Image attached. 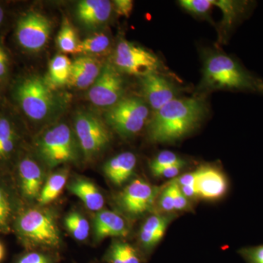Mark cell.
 Segmentation results:
<instances>
[{
	"label": "cell",
	"instance_id": "cell-1",
	"mask_svg": "<svg viewBox=\"0 0 263 263\" xmlns=\"http://www.w3.org/2000/svg\"><path fill=\"white\" fill-rule=\"evenodd\" d=\"M206 114L201 98L174 99L156 111L148 124V136L155 143H174L193 131Z\"/></svg>",
	"mask_w": 263,
	"mask_h": 263
},
{
	"label": "cell",
	"instance_id": "cell-2",
	"mask_svg": "<svg viewBox=\"0 0 263 263\" xmlns=\"http://www.w3.org/2000/svg\"><path fill=\"white\" fill-rule=\"evenodd\" d=\"M201 86L206 89L263 91V81L224 53H210L204 62Z\"/></svg>",
	"mask_w": 263,
	"mask_h": 263
},
{
	"label": "cell",
	"instance_id": "cell-3",
	"mask_svg": "<svg viewBox=\"0 0 263 263\" xmlns=\"http://www.w3.org/2000/svg\"><path fill=\"white\" fill-rule=\"evenodd\" d=\"M15 231L24 243L38 247H58L60 230L51 213L39 209H29L15 219Z\"/></svg>",
	"mask_w": 263,
	"mask_h": 263
},
{
	"label": "cell",
	"instance_id": "cell-4",
	"mask_svg": "<svg viewBox=\"0 0 263 263\" xmlns=\"http://www.w3.org/2000/svg\"><path fill=\"white\" fill-rule=\"evenodd\" d=\"M37 149L50 167L72 162L77 157L75 138L65 124H57L43 133L38 138Z\"/></svg>",
	"mask_w": 263,
	"mask_h": 263
},
{
	"label": "cell",
	"instance_id": "cell-5",
	"mask_svg": "<svg viewBox=\"0 0 263 263\" xmlns=\"http://www.w3.org/2000/svg\"><path fill=\"white\" fill-rule=\"evenodd\" d=\"M15 97L25 115L34 121H42L54 107V97L46 81L36 76L21 81Z\"/></svg>",
	"mask_w": 263,
	"mask_h": 263
},
{
	"label": "cell",
	"instance_id": "cell-6",
	"mask_svg": "<svg viewBox=\"0 0 263 263\" xmlns=\"http://www.w3.org/2000/svg\"><path fill=\"white\" fill-rule=\"evenodd\" d=\"M149 116L148 107L139 98H122L107 111V122L121 136L131 137L144 127Z\"/></svg>",
	"mask_w": 263,
	"mask_h": 263
},
{
	"label": "cell",
	"instance_id": "cell-7",
	"mask_svg": "<svg viewBox=\"0 0 263 263\" xmlns=\"http://www.w3.org/2000/svg\"><path fill=\"white\" fill-rule=\"evenodd\" d=\"M114 65L120 72L143 77L157 72L160 62L150 51L122 39L116 48Z\"/></svg>",
	"mask_w": 263,
	"mask_h": 263
},
{
	"label": "cell",
	"instance_id": "cell-8",
	"mask_svg": "<svg viewBox=\"0 0 263 263\" xmlns=\"http://www.w3.org/2000/svg\"><path fill=\"white\" fill-rule=\"evenodd\" d=\"M76 135L87 159L98 155L110 142V133L101 119L94 114L80 112L75 119Z\"/></svg>",
	"mask_w": 263,
	"mask_h": 263
},
{
	"label": "cell",
	"instance_id": "cell-9",
	"mask_svg": "<svg viewBox=\"0 0 263 263\" xmlns=\"http://www.w3.org/2000/svg\"><path fill=\"white\" fill-rule=\"evenodd\" d=\"M124 80L115 66L107 64L92 86L89 88L88 98L93 105L111 108L122 100Z\"/></svg>",
	"mask_w": 263,
	"mask_h": 263
},
{
	"label": "cell",
	"instance_id": "cell-10",
	"mask_svg": "<svg viewBox=\"0 0 263 263\" xmlns=\"http://www.w3.org/2000/svg\"><path fill=\"white\" fill-rule=\"evenodd\" d=\"M51 32V23L47 17L37 12H29L19 19L15 35L24 49L37 51L46 46Z\"/></svg>",
	"mask_w": 263,
	"mask_h": 263
},
{
	"label": "cell",
	"instance_id": "cell-11",
	"mask_svg": "<svg viewBox=\"0 0 263 263\" xmlns=\"http://www.w3.org/2000/svg\"><path fill=\"white\" fill-rule=\"evenodd\" d=\"M160 189L142 179L132 181L119 196V204L129 215H142L152 209Z\"/></svg>",
	"mask_w": 263,
	"mask_h": 263
},
{
	"label": "cell",
	"instance_id": "cell-12",
	"mask_svg": "<svg viewBox=\"0 0 263 263\" xmlns=\"http://www.w3.org/2000/svg\"><path fill=\"white\" fill-rule=\"evenodd\" d=\"M141 79L143 96L155 111L176 99L177 91L174 85L157 72L143 76Z\"/></svg>",
	"mask_w": 263,
	"mask_h": 263
},
{
	"label": "cell",
	"instance_id": "cell-13",
	"mask_svg": "<svg viewBox=\"0 0 263 263\" xmlns=\"http://www.w3.org/2000/svg\"><path fill=\"white\" fill-rule=\"evenodd\" d=\"M18 187L24 199L38 200L44 185V172L36 161L30 157L20 160L17 169Z\"/></svg>",
	"mask_w": 263,
	"mask_h": 263
},
{
	"label": "cell",
	"instance_id": "cell-14",
	"mask_svg": "<svg viewBox=\"0 0 263 263\" xmlns=\"http://www.w3.org/2000/svg\"><path fill=\"white\" fill-rule=\"evenodd\" d=\"M196 188L198 197L205 200L220 198L228 190V181L224 175L212 167H200L196 170Z\"/></svg>",
	"mask_w": 263,
	"mask_h": 263
},
{
	"label": "cell",
	"instance_id": "cell-15",
	"mask_svg": "<svg viewBox=\"0 0 263 263\" xmlns=\"http://www.w3.org/2000/svg\"><path fill=\"white\" fill-rule=\"evenodd\" d=\"M112 10L113 4L108 0H84L78 4L76 15L83 25L94 29L108 22Z\"/></svg>",
	"mask_w": 263,
	"mask_h": 263
},
{
	"label": "cell",
	"instance_id": "cell-16",
	"mask_svg": "<svg viewBox=\"0 0 263 263\" xmlns=\"http://www.w3.org/2000/svg\"><path fill=\"white\" fill-rule=\"evenodd\" d=\"M103 66L95 57H78L72 63L68 84L79 89L91 87L100 76Z\"/></svg>",
	"mask_w": 263,
	"mask_h": 263
},
{
	"label": "cell",
	"instance_id": "cell-17",
	"mask_svg": "<svg viewBox=\"0 0 263 263\" xmlns=\"http://www.w3.org/2000/svg\"><path fill=\"white\" fill-rule=\"evenodd\" d=\"M97 239L108 237H124L129 233L127 224L122 216L111 211H101L97 214L94 222Z\"/></svg>",
	"mask_w": 263,
	"mask_h": 263
},
{
	"label": "cell",
	"instance_id": "cell-18",
	"mask_svg": "<svg viewBox=\"0 0 263 263\" xmlns=\"http://www.w3.org/2000/svg\"><path fill=\"white\" fill-rule=\"evenodd\" d=\"M136 164L134 154L124 152L108 160L104 166V172L111 182L120 186L131 177Z\"/></svg>",
	"mask_w": 263,
	"mask_h": 263
},
{
	"label": "cell",
	"instance_id": "cell-19",
	"mask_svg": "<svg viewBox=\"0 0 263 263\" xmlns=\"http://www.w3.org/2000/svg\"><path fill=\"white\" fill-rule=\"evenodd\" d=\"M171 218L162 215L149 216L140 231V240L145 249H153L163 238Z\"/></svg>",
	"mask_w": 263,
	"mask_h": 263
},
{
	"label": "cell",
	"instance_id": "cell-20",
	"mask_svg": "<svg viewBox=\"0 0 263 263\" xmlns=\"http://www.w3.org/2000/svg\"><path fill=\"white\" fill-rule=\"evenodd\" d=\"M69 189L89 210L98 212L103 209L105 203L103 195L91 181L84 179L76 180L70 183Z\"/></svg>",
	"mask_w": 263,
	"mask_h": 263
},
{
	"label": "cell",
	"instance_id": "cell-21",
	"mask_svg": "<svg viewBox=\"0 0 263 263\" xmlns=\"http://www.w3.org/2000/svg\"><path fill=\"white\" fill-rule=\"evenodd\" d=\"M19 137L9 119L0 117V162L9 160L18 146Z\"/></svg>",
	"mask_w": 263,
	"mask_h": 263
},
{
	"label": "cell",
	"instance_id": "cell-22",
	"mask_svg": "<svg viewBox=\"0 0 263 263\" xmlns=\"http://www.w3.org/2000/svg\"><path fill=\"white\" fill-rule=\"evenodd\" d=\"M70 59L65 55H57L52 59L48 70V84L54 86H63L68 84L72 70Z\"/></svg>",
	"mask_w": 263,
	"mask_h": 263
},
{
	"label": "cell",
	"instance_id": "cell-23",
	"mask_svg": "<svg viewBox=\"0 0 263 263\" xmlns=\"http://www.w3.org/2000/svg\"><path fill=\"white\" fill-rule=\"evenodd\" d=\"M68 172L65 170L51 175L43 185L37 201L41 205H46L60 196L67 181Z\"/></svg>",
	"mask_w": 263,
	"mask_h": 263
},
{
	"label": "cell",
	"instance_id": "cell-24",
	"mask_svg": "<svg viewBox=\"0 0 263 263\" xmlns=\"http://www.w3.org/2000/svg\"><path fill=\"white\" fill-rule=\"evenodd\" d=\"M110 46V38L104 33L94 34L79 42L76 54L86 56L102 54L108 51Z\"/></svg>",
	"mask_w": 263,
	"mask_h": 263
},
{
	"label": "cell",
	"instance_id": "cell-25",
	"mask_svg": "<svg viewBox=\"0 0 263 263\" xmlns=\"http://www.w3.org/2000/svg\"><path fill=\"white\" fill-rule=\"evenodd\" d=\"M14 214V203L11 195L0 183V233L9 231Z\"/></svg>",
	"mask_w": 263,
	"mask_h": 263
},
{
	"label": "cell",
	"instance_id": "cell-26",
	"mask_svg": "<svg viewBox=\"0 0 263 263\" xmlns=\"http://www.w3.org/2000/svg\"><path fill=\"white\" fill-rule=\"evenodd\" d=\"M110 263H141L136 249L129 243L116 242L108 254Z\"/></svg>",
	"mask_w": 263,
	"mask_h": 263
},
{
	"label": "cell",
	"instance_id": "cell-27",
	"mask_svg": "<svg viewBox=\"0 0 263 263\" xmlns=\"http://www.w3.org/2000/svg\"><path fill=\"white\" fill-rule=\"evenodd\" d=\"M57 43L60 51L65 53H76L79 46L76 33L70 22L65 19L57 38Z\"/></svg>",
	"mask_w": 263,
	"mask_h": 263
},
{
	"label": "cell",
	"instance_id": "cell-28",
	"mask_svg": "<svg viewBox=\"0 0 263 263\" xmlns=\"http://www.w3.org/2000/svg\"><path fill=\"white\" fill-rule=\"evenodd\" d=\"M65 222L66 228L76 240H84L89 236V222L79 213H71L66 217Z\"/></svg>",
	"mask_w": 263,
	"mask_h": 263
},
{
	"label": "cell",
	"instance_id": "cell-29",
	"mask_svg": "<svg viewBox=\"0 0 263 263\" xmlns=\"http://www.w3.org/2000/svg\"><path fill=\"white\" fill-rule=\"evenodd\" d=\"M213 6H216L222 12V22L227 27L234 23L245 8L240 2L230 0H212Z\"/></svg>",
	"mask_w": 263,
	"mask_h": 263
},
{
	"label": "cell",
	"instance_id": "cell-30",
	"mask_svg": "<svg viewBox=\"0 0 263 263\" xmlns=\"http://www.w3.org/2000/svg\"><path fill=\"white\" fill-rule=\"evenodd\" d=\"M180 5L190 13L197 15H205L213 6L212 0H182Z\"/></svg>",
	"mask_w": 263,
	"mask_h": 263
},
{
	"label": "cell",
	"instance_id": "cell-31",
	"mask_svg": "<svg viewBox=\"0 0 263 263\" xmlns=\"http://www.w3.org/2000/svg\"><path fill=\"white\" fill-rule=\"evenodd\" d=\"M184 161L179 158L174 152L163 151L160 152L151 162L150 168L152 171L160 169L161 167L171 165V164L182 163Z\"/></svg>",
	"mask_w": 263,
	"mask_h": 263
},
{
	"label": "cell",
	"instance_id": "cell-32",
	"mask_svg": "<svg viewBox=\"0 0 263 263\" xmlns=\"http://www.w3.org/2000/svg\"><path fill=\"white\" fill-rule=\"evenodd\" d=\"M238 253L247 263H263V245L245 247Z\"/></svg>",
	"mask_w": 263,
	"mask_h": 263
},
{
	"label": "cell",
	"instance_id": "cell-33",
	"mask_svg": "<svg viewBox=\"0 0 263 263\" xmlns=\"http://www.w3.org/2000/svg\"><path fill=\"white\" fill-rule=\"evenodd\" d=\"M173 184V196H174V210L179 211H189L191 209L190 205V200H188L186 197L183 195L182 192L180 190L179 186L177 183L175 182L174 180L171 181Z\"/></svg>",
	"mask_w": 263,
	"mask_h": 263
},
{
	"label": "cell",
	"instance_id": "cell-34",
	"mask_svg": "<svg viewBox=\"0 0 263 263\" xmlns=\"http://www.w3.org/2000/svg\"><path fill=\"white\" fill-rule=\"evenodd\" d=\"M159 202H160V209L163 212L168 213L175 211L174 196H173V184L171 181L161 192Z\"/></svg>",
	"mask_w": 263,
	"mask_h": 263
},
{
	"label": "cell",
	"instance_id": "cell-35",
	"mask_svg": "<svg viewBox=\"0 0 263 263\" xmlns=\"http://www.w3.org/2000/svg\"><path fill=\"white\" fill-rule=\"evenodd\" d=\"M184 165L185 162L171 164V165L155 170V171H152V174L157 177L164 178V179H174L179 174Z\"/></svg>",
	"mask_w": 263,
	"mask_h": 263
},
{
	"label": "cell",
	"instance_id": "cell-36",
	"mask_svg": "<svg viewBox=\"0 0 263 263\" xmlns=\"http://www.w3.org/2000/svg\"><path fill=\"white\" fill-rule=\"evenodd\" d=\"M114 5L118 15L128 18L133 10V2L132 0H116Z\"/></svg>",
	"mask_w": 263,
	"mask_h": 263
},
{
	"label": "cell",
	"instance_id": "cell-37",
	"mask_svg": "<svg viewBox=\"0 0 263 263\" xmlns=\"http://www.w3.org/2000/svg\"><path fill=\"white\" fill-rule=\"evenodd\" d=\"M17 263H51L49 259L42 254L31 252L22 256Z\"/></svg>",
	"mask_w": 263,
	"mask_h": 263
},
{
	"label": "cell",
	"instance_id": "cell-38",
	"mask_svg": "<svg viewBox=\"0 0 263 263\" xmlns=\"http://www.w3.org/2000/svg\"><path fill=\"white\" fill-rule=\"evenodd\" d=\"M197 171L176 178L174 180L179 186H196Z\"/></svg>",
	"mask_w": 263,
	"mask_h": 263
},
{
	"label": "cell",
	"instance_id": "cell-39",
	"mask_svg": "<svg viewBox=\"0 0 263 263\" xmlns=\"http://www.w3.org/2000/svg\"><path fill=\"white\" fill-rule=\"evenodd\" d=\"M8 63H9L8 55L7 54L4 48L0 46V78H3L7 73Z\"/></svg>",
	"mask_w": 263,
	"mask_h": 263
},
{
	"label": "cell",
	"instance_id": "cell-40",
	"mask_svg": "<svg viewBox=\"0 0 263 263\" xmlns=\"http://www.w3.org/2000/svg\"><path fill=\"white\" fill-rule=\"evenodd\" d=\"M179 188L188 200H193L199 197L196 186H179Z\"/></svg>",
	"mask_w": 263,
	"mask_h": 263
},
{
	"label": "cell",
	"instance_id": "cell-41",
	"mask_svg": "<svg viewBox=\"0 0 263 263\" xmlns=\"http://www.w3.org/2000/svg\"><path fill=\"white\" fill-rule=\"evenodd\" d=\"M5 257V248L4 246L3 245V243L0 242V262H2L3 258Z\"/></svg>",
	"mask_w": 263,
	"mask_h": 263
},
{
	"label": "cell",
	"instance_id": "cell-42",
	"mask_svg": "<svg viewBox=\"0 0 263 263\" xmlns=\"http://www.w3.org/2000/svg\"><path fill=\"white\" fill-rule=\"evenodd\" d=\"M3 19H4V11H3V8L0 7V25L3 23Z\"/></svg>",
	"mask_w": 263,
	"mask_h": 263
}]
</instances>
